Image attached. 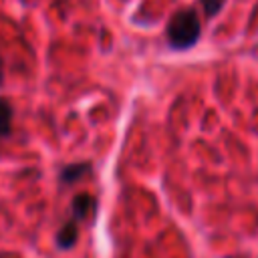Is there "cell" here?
I'll return each instance as SVG.
<instances>
[{"label": "cell", "instance_id": "obj_1", "mask_svg": "<svg viewBox=\"0 0 258 258\" xmlns=\"http://www.w3.org/2000/svg\"><path fill=\"white\" fill-rule=\"evenodd\" d=\"M202 34V24L198 18V12L194 8H181L173 12V16L167 22L165 36L173 50H187L191 48Z\"/></svg>", "mask_w": 258, "mask_h": 258}, {"label": "cell", "instance_id": "obj_2", "mask_svg": "<svg viewBox=\"0 0 258 258\" xmlns=\"http://www.w3.org/2000/svg\"><path fill=\"white\" fill-rule=\"evenodd\" d=\"M71 210H73V218H75V220H85V218L95 210V200H93V196H89V194H77V196L73 198Z\"/></svg>", "mask_w": 258, "mask_h": 258}, {"label": "cell", "instance_id": "obj_3", "mask_svg": "<svg viewBox=\"0 0 258 258\" xmlns=\"http://www.w3.org/2000/svg\"><path fill=\"white\" fill-rule=\"evenodd\" d=\"M91 171V163H69V165H64L62 169H60V173H58V179L62 181V183H75V181H79L83 175H87Z\"/></svg>", "mask_w": 258, "mask_h": 258}, {"label": "cell", "instance_id": "obj_4", "mask_svg": "<svg viewBox=\"0 0 258 258\" xmlns=\"http://www.w3.org/2000/svg\"><path fill=\"white\" fill-rule=\"evenodd\" d=\"M77 238H79L77 222H75V220H71V222H67V224L58 230V234H56V246H58L60 250H69V248H73V246H75Z\"/></svg>", "mask_w": 258, "mask_h": 258}, {"label": "cell", "instance_id": "obj_5", "mask_svg": "<svg viewBox=\"0 0 258 258\" xmlns=\"http://www.w3.org/2000/svg\"><path fill=\"white\" fill-rule=\"evenodd\" d=\"M12 105L0 97V137L10 135L12 131Z\"/></svg>", "mask_w": 258, "mask_h": 258}, {"label": "cell", "instance_id": "obj_6", "mask_svg": "<svg viewBox=\"0 0 258 258\" xmlns=\"http://www.w3.org/2000/svg\"><path fill=\"white\" fill-rule=\"evenodd\" d=\"M200 4H202V8H204V14H206L208 18H212V16H216V14L224 8L226 0H200Z\"/></svg>", "mask_w": 258, "mask_h": 258}, {"label": "cell", "instance_id": "obj_7", "mask_svg": "<svg viewBox=\"0 0 258 258\" xmlns=\"http://www.w3.org/2000/svg\"><path fill=\"white\" fill-rule=\"evenodd\" d=\"M2 79H4V60L0 58V85H2Z\"/></svg>", "mask_w": 258, "mask_h": 258}]
</instances>
